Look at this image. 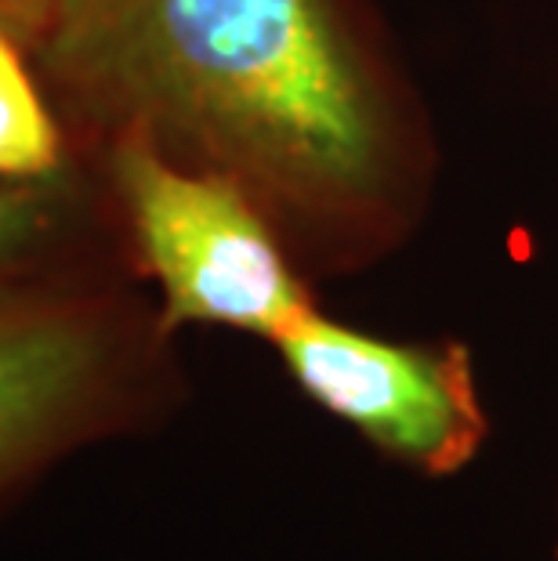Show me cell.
Instances as JSON below:
<instances>
[{
    "label": "cell",
    "mask_w": 558,
    "mask_h": 561,
    "mask_svg": "<svg viewBox=\"0 0 558 561\" xmlns=\"http://www.w3.org/2000/svg\"><path fill=\"white\" fill-rule=\"evenodd\" d=\"M41 66L84 116L261 210L352 229L385 207L388 102L327 0H55Z\"/></svg>",
    "instance_id": "6da1fadb"
},
{
    "label": "cell",
    "mask_w": 558,
    "mask_h": 561,
    "mask_svg": "<svg viewBox=\"0 0 558 561\" xmlns=\"http://www.w3.org/2000/svg\"><path fill=\"white\" fill-rule=\"evenodd\" d=\"M110 171L163 322H207L276 341L312 312L258 199L232 178L185 167L141 135H113Z\"/></svg>",
    "instance_id": "7a4b0ae2"
},
{
    "label": "cell",
    "mask_w": 558,
    "mask_h": 561,
    "mask_svg": "<svg viewBox=\"0 0 558 561\" xmlns=\"http://www.w3.org/2000/svg\"><path fill=\"white\" fill-rule=\"evenodd\" d=\"M272 344L319 405L418 468L454 471L479 446L486 424L460 348H402L316 308Z\"/></svg>",
    "instance_id": "3957f363"
},
{
    "label": "cell",
    "mask_w": 558,
    "mask_h": 561,
    "mask_svg": "<svg viewBox=\"0 0 558 561\" xmlns=\"http://www.w3.org/2000/svg\"><path fill=\"white\" fill-rule=\"evenodd\" d=\"M105 369L110 341L88 312L0 294V485L84 424Z\"/></svg>",
    "instance_id": "277c9868"
},
{
    "label": "cell",
    "mask_w": 558,
    "mask_h": 561,
    "mask_svg": "<svg viewBox=\"0 0 558 561\" xmlns=\"http://www.w3.org/2000/svg\"><path fill=\"white\" fill-rule=\"evenodd\" d=\"M19 44L0 26V182H55L62 135Z\"/></svg>",
    "instance_id": "5b68a950"
},
{
    "label": "cell",
    "mask_w": 558,
    "mask_h": 561,
    "mask_svg": "<svg viewBox=\"0 0 558 561\" xmlns=\"http://www.w3.org/2000/svg\"><path fill=\"white\" fill-rule=\"evenodd\" d=\"M58 199V182H0V268L52 232Z\"/></svg>",
    "instance_id": "8992f818"
},
{
    "label": "cell",
    "mask_w": 558,
    "mask_h": 561,
    "mask_svg": "<svg viewBox=\"0 0 558 561\" xmlns=\"http://www.w3.org/2000/svg\"><path fill=\"white\" fill-rule=\"evenodd\" d=\"M55 0H0V26L15 33L19 41L37 44L47 19H52Z\"/></svg>",
    "instance_id": "52a82bcc"
}]
</instances>
